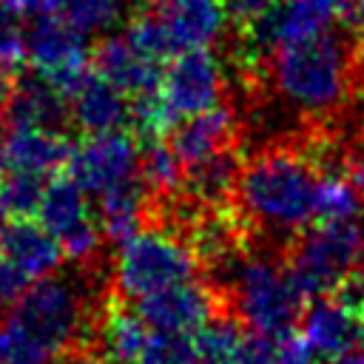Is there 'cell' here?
I'll return each instance as SVG.
<instances>
[{
  "mask_svg": "<svg viewBox=\"0 0 364 364\" xmlns=\"http://www.w3.org/2000/svg\"><path fill=\"white\" fill-rule=\"evenodd\" d=\"M301 333L316 347L318 355L341 358L344 353L364 344V321L350 313L338 299H310L307 310H301Z\"/></svg>",
  "mask_w": 364,
  "mask_h": 364,
  "instance_id": "17",
  "label": "cell"
},
{
  "mask_svg": "<svg viewBox=\"0 0 364 364\" xmlns=\"http://www.w3.org/2000/svg\"><path fill=\"white\" fill-rule=\"evenodd\" d=\"M316 347L301 330H284L273 344V364H316Z\"/></svg>",
  "mask_w": 364,
  "mask_h": 364,
  "instance_id": "30",
  "label": "cell"
},
{
  "mask_svg": "<svg viewBox=\"0 0 364 364\" xmlns=\"http://www.w3.org/2000/svg\"><path fill=\"white\" fill-rule=\"evenodd\" d=\"M128 6L131 0H60V17L71 20L85 34H97L117 26Z\"/></svg>",
  "mask_w": 364,
  "mask_h": 364,
  "instance_id": "26",
  "label": "cell"
},
{
  "mask_svg": "<svg viewBox=\"0 0 364 364\" xmlns=\"http://www.w3.org/2000/svg\"><path fill=\"white\" fill-rule=\"evenodd\" d=\"M336 26L347 34L364 26V0H336Z\"/></svg>",
  "mask_w": 364,
  "mask_h": 364,
  "instance_id": "35",
  "label": "cell"
},
{
  "mask_svg": "<svg viewBox=\"0 0 364 364\" xmlns=\"http://www.w3.org/2000/svg\"><path fill=\"white\" fill-rule=\"evenodd\" d=\"M54 355L11 316H0V364H48Z\"/></svg>",
  "mask_w": 364,
  "mask_h": 364,
  "instance_id": "27",
  "label": "cell"
},
{
  "mask_svg": "<svg viewBox=\"0 0 364 364\" xmlns=\"http://www.w3.org/2000/svg\"><path fill=\"white\" fill-rule=\"evenodd\" d=\"M11 91H14V85H11V77H9V65H3V63H0V117H3V114H6V108H9Z\"/></svg>",
  "mask_w": 364,
  "mask_h": 364,
  "instance_id": "37",
  "label": "cell"
},
{
  "mask_svg": "<svg viewBox=\"0 0 364 364\" xmlns=\"http://www.w3.org/2000/svg\"><path fill=\"white\" fill-rule=\"evenodd\" d=\"M156 94L173 125L182 122L185 117L202 114L222 102V94H225L222 63L208 48L179 51L162 68Z\"/></svg>",
  "mask_w": 364,
  "mask_h": 364,
  "instance_id": "10",
  "label": "cell"
},
{
  "mask_svg": "<svg viewBox=\"0 0 364 364\" xmlns=\"http://www.w3.org/2000/svg\"><path fill=\"white\" fill-rule=\"evenodd\" d=\"M6 219H9V208H6V202H3V193H0V233L6 230Z\"/></svg>",
  "mask_w": 364,
  "mask_h": 364,
  "instance_id": "40",
  "label": "cell"
},
{
  "mask_svg": "<svg viewBox=\"0 0 364 364\" xmlns=\"http://www.w3.org/2000/svg\"><path fill=\"white\" fill-rule=\"evenodd\" d=\"M213 276L219 279L216 290L222 293L225 307L250 333L276 338L279 333L293 330L304 310V296L290 282L284 262H276L264 253L242 250Z\"/></svg>",
  "mask_w": 364,
  "mask_h": 364,
  "instance_id": "3",
  "label": "cell"
},
{
  "mask_svg": "<svg viewBox=\"0 0 364 364\" xmlns=\"http://www.w3.org/2000/svg\"><path fill=\"white\" fill-rule=\"evenodd\" d=\"M65 105L82 134L122 131L131 122V97L100 74H85L82 82L65 97Z\"/></svg>",
  "mask_w": 364,
  "mask_h": 364,
  "instance_id": "15",
  "label": "cell"
},
{
  "mask_svg": "<svg viewBox=\"0 0 364 364\" xmlns=\"http://www.w3.org/2000/svg\"><path fill=\"white\" fill-rule=\"evenodd\" d=\"M0 247L28 282L57 273L65 259L54 233H48L40 222H31L28 216L6 225V230L0 233Z\"/></svg>",
  "mask_w": 364,
  "mask_h": 364,
  "instance_id": "18",
  "label": "cell"
},
{
  "mask_svg": "<svg viewBox=\"0 0 364 364\" xmlns=\"http://www.w3.org/2000/svg\"><path fill=\"white\" fill-rule=\"evenodd\" d=\"M361 85H364V77H361Z\"/></svg>",
  "mask_w": 364,
  "mask_h": 364,
  "instance_id": "42",
  "label": "cell"
},
{
  "mask_svg": "<svg viewBox=\"0 0 364 364\" xmlns=\"http://www.w3.org/2000/svg\"><path fill=\"white\" fill-rule=\"evenodd\" d=\"M63 364H111V361H108V358H102V355H100L97 350H88V347H80V350H74V353H68Z\"/></svg>",
  "mask_w": 364,
  "mask_h": 364,
  "instance_id": "36",
  "label": "cell"
},
{
  "mask_svg": "<svg viewBox=\"0 0 364 364\" xmlns=\"http://www.w3.org/2000/svg\"><path fill=\"white\" fill-rule=\"evenodd\" d=\"M43 188H46V176H34V173H0V193H3V202H6L9 213H17V216L37 213Z\"/></svg>",
  "mask_w": 364,
  "mask_h": 364,
  "instance_id": "29",
  "label": "cell"
},
{
  "mask_svg": "<svg viewBox=\"0 0 364 364\" xmlns=\"http://www.w3.org/2000/svg\"><path fill=\"white\" fill-rule=\"evenodd\" d=\"M139 145L125 131L85 134L68 148V179H74L88 196H102L139 176Z\"/></svg>",
  "mask_w": 364,
  "mask_h": 364,
  "instance_id": "9",
  "label": "cell"
},
{
  "mask_svg": "<svg viewBox=\"0 0 364 364\" xmlns=\"http://www.w3.org/2000/svg\"><path fill=\"white\" fill-rule=\"evenodd\" d=\"M139 51H145L148 57H154V60H168V57H173V48H171V40H168V34H165V26H162V20H159V14L154 11V9H145V11H136L131 20H128V26H125V31H122Z\"/></svg>",
  "mask_w": 364,
  "mask_h": 364,
  "instance_id": "28",
  "label": "cell"
},
{
  "mask_svg": "<svg viewBox=\"0 0 364 364\" xmlns=\"http://www.w3.org/2000/svg\"><path fill=\"white\" fill-rule=\"evenodd\" d=\"M358 222H316V228L299 233L290 242L284 253V270L304 301L330 296L353 273L358 262Z\"/></svg>",
  "mask_w": 364,
  "mask_h": 364,
  "instance_id": "6",
  "label": "cell"
},
{
  "mask_svg": "<svg viewBox=\"0 0 364 364\" xmlns=\"http://www.w3.org/2000/svg\"><path fill=\"white\" fill-rule=\"evenodd\" d=\"M361 213V191L347 179V173H321L316 185L313 222H355Z\"/></svg>",
  "mask_w": 364,
  "mask_h": 364,
  "instance_id": "24",
  "label": "cell"
},
{
  "mask_svg": "<svg viewBox=\"0 0 364 364\" xmlns=\"http://www.w3.org/2000/svg\"><path fill=\"white\" fill-rule=\"evenodd\" d=\"M139 179L156 199H168L182 188L185 165L171 142L156 136L148 139V145L139 151Z\"/></svg>",
  "mask_w": 364,
  "mask_h": 364,
  "instance_id": "23",
  "label": "cell"
},
{
  "mask_svg": "<svg viewBox=\"0 0 364 364\" xmlns=\"http://www.w3.org/2000/svg\"><path fill=\"white\" fill-rule=\"evenodd\" d=\"M173 54L213 46L228 26L222 0H159L154 6Z\"/></svg>",
  "mask_w": 364,
  "mask_h": 364,
  "instance_id": "13",
  "label": "cell"
},
{
  "mask_svg": "<svg viewBox=\"0 0 364 364\" xmlns=\"http://www.w3.org/2000/svg\"><path fill=\"white\" fill-rule=\"evenodd\" d=\"M222 307H225L222 293L193 279L171 284L136 301V313L145 318V324L154 333H182V336H193Z\"/></svg>",
  "mask_w": 364,
  "mask_h": 364,
  "instance_id": "11",
  "label": "cell"
},
{
  "mask_svg": "<svg viewBox=\"0 0 364 364\" xmlns=\"http://www.w3.org/2000/svg\"><path fill=\"white\" fill-rule=\"evenodd\" d=\"M26 276L17 270V264L3 253L0 247V307H9L20 299V293L26 290Z\"/></svg>",
  "mask_w": 364,
  "mask_h": 364,
  "instance_id": "33",
  "label": "cell"
},
{
  "mask_svg": "<svg viewBox=\"0 0 364 364\" xmlns=\"http://www.w3.org/2000/svg\"><path fill=\"white\" fill-rule=\"evenodd\" d=\"M139 364H145V361H139Z\"/></svg>",
  "mask_w": 364,
  "mask_h": 364,
  "instance_id": "43",
  "label": "cell"
},
{
  "mask_svg": "<svg viewBox=\"0 0 364 364\" xmlns=\"http://www.w3.org/2000/svg\"><path fill=\"white\" fill-rule=\"evenodd\" d=\"M358 262L364 267V228H361V245H358Z\"/></svg>",
  "mask_w": 364,
  "mask_h": 364,
  "instance_id": "41",
  "label": "cell"
},
{
  "mask_svg": "<svg viewBox=\"0 0 364 364\" xmlns=\"http://www.w3.org/2000/svg\"><path fill=\"white\" fill-rule=\"evenodd\" d=\"M279 97L301 114L327 122L350 100L361 71L344 31H321L310 40L279 46L262 65Z\"/></svg>",
  "mask_w": 364,
  "mask_h": 364,
  "instance_id": "2",
  "label": "cell"
},
{
  "mask_svg": "<svg viewBox=\"0 0 364 364\" xmlns=\"http://www.w3.org/2000/svg\"><path fill=\"white\" fill-rule=\"evenodd\" d=\"M318 176L304 145L262 148L242 162L230 208L247 228L273 236L301 233L313 222Z\"/></svg>",
  "mask_w": 364,
  "mask_h": 364,
  "instance_id": "1",
  "label": "cell"
},
{
  "mask_svg": "<svg viewBox=\"0 0 364 364\" xmlns=\"http://www.w3.org/2000/svg\"><path fill=\"white\" fill-rule=\"evenodd\" d=\"M273 3H276V0H222L225 14H228V23H230L236 31L253 26L256 20H262V17L273 9Z\"/></svg>",
  "mask_w": 364,
  "mask_h": 364,
  "instance_id": "32",
  "label": "cell"
},
{
  "mask_svg": "<svg viewBox=\"0 0 364 364\" xmlns=\"http://www.w3.org/2000/svg\"><path fill=\"white\" fill-rule=\"evenodd\" d=\"M54 358L82 347L94 336L91 327V290L71 276L51 273L34 279L9 310Z\"/></svg>",
  "mask_w": 364,
  "mask_h": 364,
  "instance_id": "4",
  "label": "cell"
},
{
  "mask_svg": "<svg viewBox=\"0 0 364 364\" xmlns=\"http://www.w3.org/2000/svg\"><path fill=\"white\" fill-rule=\"evenodd\" d=\"M199 267L202 264L182 233L165 225H145L131 239L119 242L111 282L117 296L139 301L171 284L191 282Z\"/></svg>",
  "mask_w": 364,
  "mask_h": 364,
  "instance_id": "5",
  "label": "cell"
},
{
  "mask_svg": "<svg viewBox=\"0 0 364 364\" xmlns=\"http://www.w3.org/2000/svg\"><path fill=\"white\" fill-rule=\"evenodd\" d=\"M94 68L131 100L156 91L162 80V63L139 51L125 34H111L94 48Z\"/></svg>",
  "mask_w": 364,
  "mask_h": 364,
  "instance_id": "14",
  "label": "cell"
},
{
  "mask_svg": "<svg viewBox=\"0 0 364 364\" xmlns=\"http://www.w3.org/2000/svg\"><path fill=\"white\" fill-rule=\"evenodd\" d=\"M242 156L239 148H225L191 168H185V193L191 196L193 208H228L233 202L236 179L242 171Z\"/></svg>",
  "mask_w": 364,
  "mask_h": 364,
  "instance_id": "20",
  "label": "cell"
},
{
  "mask_svg": "<svg viewBox=\"0 0 364 364\" xmlns=\"http://www.w3.org/2000/svg\"><path fill=\"white\" fill-rule=\"evenodd\" d=\"M94 210H97V222H100L105 239L119 245L148 225V213H151L148 188L142 185V179L125 182V185L97 196Z\"/></svg>",
  "mask_w": 364,
  "mask_h": 364,
  "instance_id": "21",
  "label": "cell"
},
{
  "mask_svg": "<svg viewBox=\"0 0 364 364\" xmlns=\"http://www.w3.org/2000/svg\"><path fill=\"white\" fill-rule=\"evenodd\" d=\"M68 139L54 125L6 122L0 134V173L48 176L68 159Z\"/></svg>",
  "mask_w": 364,
  "mask_h": 364,
  "instance_id": "12",
  "label": "cell"
},
{
  "mask_svg": "<svg viewBox=\"0 0 364 364\" xmlns=\"http://www.w3.org/2000/svg\"><path fill=\"white\" fill-rule=\"evenodd\" d=\"M40 225L54 233L65 259L88 267L97 262L102 250V228L97 222V210L88 202V193L74 179H51L43 188L37 205Z\"/></svg>",
  "mask_w": 364,
  "mask_h": 364,
  "instance_id": "8",
  "label": "cell"
},
{
  "mask_svg": "<svg viewBox=\"0 0 364 364\" xmlns=\"http://www.w3.org/2000/svg\"><path fill=\"white\" fill-rule=\"evenodd\" d=\"M353 54H355V65H358V71H361V77H364V26L358 28V37H355V48H353Z\"/></svg>",
  "mask_w": 364,
  "mask_h": 364,
  "instance_id": "39",
  "label": "cell"
},
{
  "mask_svg": "<svg viewBox=\"0 0 364 364\" xmlns=\"http://www.w3.org/2000/svg\"><path fill=\"white\" fill-rule=\"evenodd\" d=\"M236 139H239L236 114H233V108H228L222 102L202 114L185 117L182 122L173 125V134H171V145L185 168H191L225 148H233Z\"/></svg>",
  "mask_w": 364,
  "mask_h": 364,
  "instance_id": "16",
  "label": "cell"
},
{
  "mask_svg": "<svg viewBox=\"0 0 364 364\" xmlns=\"http://www.w3.org/2000/svg\"><path fill=\"white\" fill-rule=\"evenodd\" d=\"M225 364H273V341L262 333H245L239 347Z\"/></svg>",
  "mask_w": 364,
  "mask_h": 364,
  "instance_id": "31",
  "label": "cell"
},
{
  "mask_svg": "<svg viewBox=\"0 0 364 364\" xmlns=\"http://www.w3.org/2000/svg\"><path fill=\"white\" fill-rule=\"evenodd\" d=\"M191 338H193V347L205 364H225L233 355V350L239 347V341L245 338V324L228 307H222Z\"/></svg>",
  "mask_w": 364,
  "mask_h": 364,
  "instance_id": "25",
  "label": "cell"
},
{
  "mask_svg": "<svg viewBox=\"0 0 364 364\" xmlns=\"http://www.w3.org/2000/svg\"><path fill=\"white\" fill-rule=\"evenodd\" d=\"M68 114L65 94H60L51 82L34 77L31 82H23L11 91L6 122H28V125H54L60 128V119Z\"/></svg>",
  "mask_w": 364,
  "mask_h": 364,
  "instance_id": "22",
  "label": "cell"
},
{
  "mask_svg": "<svg viewBox=\"0 0 364 364\" xmlns=\"http://www.w3.org/2000/svg\"><path fill=\"white\" fill-rule=\"evenodd\" d=\"M151 336L154 330L145 324V318L136 310H131L122 301H111L102 310L100 324H94V338H97L94 350L111 364H139L145 358Z\"/></svg>",
  "mask_w": 364,
  "mask_h": 364,
  "instance_id": "19",
  "label": "cell"
},
{
  "mask_svg": "<svg viewBox=\"0 0 364 364\" xmlns=\"http://www.w3.org/2000/svg\"><path fill=\"white\" fill-rule=\"evenodd\" d=\"M23 60L68 97L88 74V34L60 14L37 17L23 28Z\"/></svg>",
  "mask_w": 364,
  "mask_h": 364,
  "instance_id": "7",
  "label": "cell"
},
{
  "mask_svg": "<svg viewBox=\"0 0 364 364\" xmlns=\"http://www.w3.org/2000/svg\"><path fill=\"white\" fill-rule=\"evenodd\" d=\"M336 364H364V344H358L355 350H350L341 358H336Z\"/></svg>",
  "mask_w": 364,
  "mask_h": 364,
  "instance_id": "38",
  "label": "cell"
},
{
  "mask_svg": "<svg viewBox=\"0 0 364 364\" xmlns=\"http://www.w3.org/2000/svg\"><path fill=\"white\" fill-rule=\"evenodd\" d=\"M344 173L364 193V134L344 145Z\"/></svg>",
  "mask_w": 364,
  "mask_h": 364,
  "instance_id": "34",
  "label": "cell"
}]
</instances>
